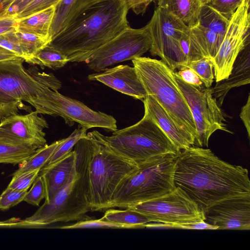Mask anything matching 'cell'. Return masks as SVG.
<instances>
[{"label": "cell", "mask_w": 250, "mask_h": 250, "mask_svg": "<svg viewBox=\"0 0 250 250\" xmlns=\"http://www.w3.org/2000/svg\"><path fill=\"white\" fill-rule=\"evenodd\" d=\"M174 182L204 213L226 200L250 197L246 168L224 161L209 149L194 146L176 155Z\"/></svg>", "instance_id": "obj_1"}, {"label": "cell", "mask_w": 250, "mask_h": 250, "mask_svg": "<svg viewBox=\"0 0 250 250\" xmlns=\"http://www.w3.org/2000/svg\"><path fill=\"white\" fill-rule=\"evenodd\" d=\"M123 0H100L48 44L68 62H86L99 48L129 27Z\"/></svg>", "instance_id": "obj_2"}, {"label": "cell", "mask_w": 250, "mask_h": 250, "mask_svg": "<svg viewBox=\"0 0 250 250\" xmlns=\"http://www.w3.org/2000/svg\"><path fill=\"white\" fill-rule=\"evenodd\" d=\"M91 140L87 136L74 146L76 162L64 186L31 216L21 221L20 227H41L58 222L78 221L90 211L88 167Z\"/></svg>", "instance_id": "obj_3"}, {"label": "cell", "mask_w": 250, "mask_h": 250, "mask_svg": "<svg viewBox=\"0 0 250 250\" xmlns=\"http://www.w3.org/2000/svg\"><path fill=\"white\" fill-rule=\"evenodd\" d=\"M138 167L161 156L176 155L172 142L147 115L137 123L105 136L94 130L87 134Z\"/></svg>", "instance_id": "obj_4"}, {"label": "cell", "mask_w": 250, "mask_h": 250, "mask_svg": "<svg viewBox=\"0 0 250 250\" xmlns=\"http://www.w3.org/2000/svg\"><path fill=\"white\" fill-rule=\"evenodd\" d=\"M24 60L17 58L0 61V120L26 109L28 103L45 88L57 91L62 83L52 73L41 71L36 66L25 68Z\"/></svg>", "instance_id": "obj_5"}, {"label": "cell", "mask_w": 250, "mask_h": 250, "mask_svg": "<svg viewBox=\"0 0 250 250\" xmlns=\"http://www.w3.org/2000/svg\"><path fill=\"white\" fill-rule=\"evenodd\" d=\"M132 62L147 95L153 97L181 127L191 134L195 142V124L174 71L162 60L148 57L135 58Z\"/></svg>", "instance_id": "obj_6"}, {"label": "cell", "mask_w": 250, "mask_h": 250, "mask_svg": "<svg viewBox=\"0 0 250 250\" xmlns=\"http://www.w3.org/2000/svg\"><path fill=\"white\" fill-rule=\"evenodd\" d=\"M176 155L161 156L139 166L115 191L106 209L126 208L163 196L175 187L174 173Z\"/></svg>", "instance_id": "obj_7"}, {"label": "cell", "mask_w": 250, "mask_h": 250, "mask_svg": "<svg viewBox=\"0 0 250 250\" xmlns=\"http://www.w3.org/2000/svg\"><path fill=\"white\" fill-rule=\"evenodd\" d=\"M87 136L91 140L88 167L91 210H104L117 188L138 167L103 143Z\"/></svg>", "instance_id": "obj_8"}, {"label": "cell", "mask_w": 250, "mask_h": 250, "mask_svg": "<svg viewBox=\"0 0 250 250\" xmlns=\"http://www.w3.org/2000/svg\"><path fill=\"white\" fill-rule=\"evenodd\" d=\"M28 104L39 114L61 117L70 126L76 122L86 129L98 127L110 131L117 130V121L112 116L94 111L81 102L48 88Z\"/></svg>", "instance_id": "obj_9"}, {"label": "cell", "mask_w": 250, "mask_h": 250, "mask_svg": "<svg viewBox=\"0 0 250 250\" xmlns=\"http://www.w3.org/2000/svg\"><path fill=\"white\" fill-rule=\"evenodd\" d=\"M174 76L195 124L197 138L194 146L208 147L210 137L218 130L231 133L225 123L226 120L213 96L212 88H202L190 85L175 72Z\"/></svg>", "instance_id": "obj_10"}, {"label": "cell", "mask_w": 250, "mask_h": 250, "mask_svg": "<svg viewBox=\"0 0 250 250\" xmlns=\"http://www.w3.org/2000/svg\"><path fill=\"white\" fill-rule=\"evenodd\" d=\"M152 44L149 50L153 56L161 58L174 71L187 64L180 46L181 36L190 27L165 9L157 7L146 24Z\"/></svg>", "instance_id": "obj_11"}, {"label": "cell", "mask_w": 250, "mask_h": 250, "mask_svg": "<svg viewBox=\"0 0 250 250\" xmlns=\"http://www.w3.org/2000/svg\"><path fill=\"white\" fill-rule=\"evenodd\" d=\"M128 208L143 214L150 222L181 224L205 219L203 210L178 187L163 196Z\"/></svg>", "instance_id": "obj_12"}, {"label": "cell", "mask_w": 250, "mask_h": 250, "mask_svg": "<svg viewBox=\"0 0 250 250\" xmlns=\"http://www.w3.org/2000/svg\"><path fill=\"white\" fill-rule=\"evenodd\" d=\"M151 36L146 25L130 27L96 50L86 62L88 68L99 72L113 64L141 57L150 50Z\"/></svg>", "instance_id": "obj_13"}, {"label": "cell", "mask_w": 250, "mask_h": 250, "mask_svg": "<svg viewBox=\"0 0 250 250\" xmlns=\"http://www.w3.org/2000/svg\"><path fill=\"white\" fill-rule=\"evenodd\" d=\"M250 0H243L229 20L221 46L212 60L216 82L227 79L239 53L250 44Z\"/></svg>", "instance_id": "obj_14"}, {"label": "cell", "mask_w": 250, "mask_h": 250, "mask_svg": "<svg viewBox=\"0 0 250 250\" xmlns=\"http://www.w3.org/2000/svg\"><path fill=\"white\" fill-rule=\"evenodd\" d=\"M36 111L25 115L15 114L0 121V143L13 146L42 147L46 144L44 129L45 119Z\"/></svg>", "instance_id": "obj_15"}, {"label": "cell", "mask_w": 250, "mask_h": 250, "mask_svg": "<svg viewBox=\"0 0 250 250\" xmlns=\"http://www.w3.org/2000/svg\"><path fill=\"white\" fill-rule=\"evenodd\" d=\"M205 221L217 229L250 230V197L226 200L209 208Z\"/></svg>", "instance_id": "obj_16"}, {"label": "cell", "mask_w": 250, "mask_h": 250, "mask_svg": "<svg viewBox=\"0 0 250 250\" xmlns=\"http://www.w3.org/2000/svg\"><path fill=\"white\" fill-rule=\"evenodd\" d=\"M90 74V81L100 82L123 94L143 101L147 96L135 68L127 65H119Z\"/></svg>", "instance_id": "obj_17"}, {"label": "cell", "mask_w": 250, "mask_h": 250, "mask_svg": "<svg viewBox=\"0 0 250 250\" xmlns=\"http://www.w3.org/2000/svg\"><path fill=\"white\" fill-rule=\"evenodd\" d=\"M143 102L145 114L167 135L178 151L194 145V137L181 127L153 97L147 95Z\"/></svg>", "instance_id": "obj_18"}, {"label": "cell", "mask_w": 250, "mask_h": 250, "mask_svg": "<svg viewBox=\"0 0 250 250\" xmlns=\"http://www.w3.org/2000/svg\"><path fill=\"white\" fill-rule=\"evenodd\" d=\"M250 44L239 53L230 74L225 79L216 82L212 94L221 107L229 91L232 88L250 82Z\"/></svg>", "instance_id": "obj_19"}, {"label": "cell", "mask_w": 250, "mask_h": 250, "mask_svg": "<svg viewBox=\"0 0 250 250\" xmlns=\"http://www.w3.org/2000/svg\"><path fill=\"white\" fill-rule=\"evenodd\" d=\"M76 162V153L72 150L56 163L42 167L39 173L44 181L46 196L48 202L67 181Z\"/></svg>", "instance_id": "obj_20"}, {"label": "cell", "mask_w": 250, "mask_h": 250, "mask_svg": "<svg viewBox=\"0 0 250 250\" xmlns=\"http://www.w3.org/2000/svg\"><path fill=\"white\" fill-rule=\"evenodd\" d=\"M100 0H61L55 10L49 31L51 41L77 17Z\"/></svg>", "instance_id": "obj_21"}, {"label": "cell", "mask_w": 250, "mask_h": 250, "mask_svg": "<svg viewBox=\"0 0 250 250\" xmlns=\"http://www.w3.org/2000/svg\"><path fill=\"white\" fill-rule=\"evenodd\" d=\"M158 7L164 8L191 28L198 24L202 5L200 0H154Z\"/></svg>", "instance_id": "obj_22"}, {"label": "cell", "mask_w": 250, "mask_h": 250, "mask_svg": "<svg viewBox=\"0 0 250 250\" xmlns=\"http://www.w3.org/2000/svg\"><path fill=\"white\" fill-rule=\"evenodd\" d=\"M55 10V6H52L37 13L17 20L16 31L36 35L51 41L49 31Z\"/></svg>", "instance_id": "obj_23"}, {"label": "cell", "mask_w": 250, "mask_h": 250, "mask_svg": "<svg viewBox=\"0 0 250 250\" xmlns=\"http://www.w3.org/2000/svg\"><path fill=\"white\" fill-rule=\"evenodd\" d=\"M190 30L199 43L205 57L212 60L217 54L224 36L197 24Z\"/></svg>", "instance_id": "obj_24"}, {"label": "cell", "mask_w": 250, "mask_h": 250, "mask_svg": "<svg viewBox=\"0 0 250 250\" xmlns=\"http://www.w3.org/2000/svg\"><path fill=\"white\" fill-rule=\"evenodd\" d=\"M68 62L67 57L62 52L47 45L39 50L26 62L57 69L63 67Z\"/></svg>", "instance_id": "obj_25"}, {"label": "cell", "mask_w": 250, "mask_h": 250, "mask_svg": "<svg viewBox=\"0 0 250 250\" xmlns=\"http://www.w3.org/2000/svg\"><path fill=\"white\" fill-rule=\"evenodd\" d=\"M64 139V138L55 141L49 145L46 144L38 148L29 159L21 164L19 168L13 174V176L36 169L41 170Z\"/></svg>", "instance_id": "obj_26"}, {"label": "cell", "mask_w": 250, "mask_h": 250, "mask_svg": "<svg viewBox=\"0 0 250 250\" xmlns=\"http://www.w3.org/2000/svg\"><path fill=\"white\" fill-rule=\"evenodd\" d=\"M103 218L115 223L133 226L135 229L145 228L149 222L143 214L130 208L125 209H107Z\"/></svg>", "instance_id": "obj_27"}, {"label": "cell", "mask_w": 250, "mask_h": 250, "mask_svg": "<svg viewBox=\"0 0 250 250\" xmlns=\"http://www.w3.org/2000/svg\"><path fill=\"white\" fill-rule=\"evenodd\" d=\"M228 20L207 3L202 4L198 24L218 34L225 36L229 26Z\"/></svg>", "instance_id": "obj_28"}, {"label": "cell", "mask_w": 250, "mask_h": 250, "mask_svg": "<svg viewBox=\"0 0 250 250\" xmlns=\"http://www.w3.org/2000/svg\"><path fill=\"white\" fill-rule=\"evenodd\" d=\"M37 149L28 146L0 143V163L21 164L29 159Z\"/></svg>", "instance_id": "obj_29"}, {"label": "cell", "mask_w": 250, "mask_h": 250, "mask_svg": "<svg viewBox=\"0 0 250 250\" xmlns=\"http://www.w3.org/2000/svg\"><path fill=\"white\" fill-rule=\"evenodd\" d=\"M87 130L79 125L78 128L75 129L68 137L64 138L44 167L56 163L72 151L79 140L87 136Z\"/></svg>", "instance_id": "obj_30"}, {"label": "cell", "mask_w": 250, "mask_h": 250, "mask_svg": "<svg viewBox=\"0 0 250 250\" xmlns=\"http://www.w3.org/2000/svg\"><path fill=\"white\" fill-rule=\"evenodd\" d=\"M21 46L23 51L27 62L39 50L47 45L50 40L36 35L16 31Z\"/></svg>", "instance_id": "obj_31"}, {"label": "cell", "mask_w": 250, "mask_h": 250, "mask_svg": "<svg viewBox=\"0 0 250 250\" xmlns=\"http://www.w3.org/2000/svg\"><path fill=\"white\" fill-rule=\"evenodd\" d=\"M180 46L188 62L197 61L205 57L204 53L190 28L183 33Z\"/></svg>", "instance_id": "obj_32"}, {"label": "cell", "mask_w": 250, "mask_h": 250, "mask_svg": "<svg viewBox=\"0 0 250 250\" xmlns=\"http://www.w3.org/2000/svg\"><path fill=\"white\" fill-rule=\"evenodd\" d=\"M186 66L191 68L197 74L206 88L211 87L214 79L211 60L204 57L197 61L188 62Z\"/></svg>", "instance_id": "obj_33"}, {"label": "cell", "mask_w": 250, "mask_h": 250, "mask_svg": "<svg viewBox=\"0 0 250 250\" xmlns=\"http://www.w3.org/2000/svg\"><path fill=\"white\" fill-rule=\"evenodd\" d=\"M59 228L62 229H89V228H102V229H135L133 226L121 224L112 221L106 220L103 217L101 219H93L87 217L82 220L77 221L73 224L63 226Z\"/></svg>", "instance_id": "obj_34"}, {"label": "cell", "mask_w": 250, "mask_h": 250, "mask_svg": "<svg viewBox=\"0 0 250 250\" xmlns=\"http://www.w3.org/2000/svg\"><path fill=\"white\" fill-rule=\"evenodd\" d=\"M46 188L44 179L41 175H38L31 187L27 191L23 201L32 205L39 206L41 201L45 199Z\"/></svg>", "instance_id": "obj_35"}, {"label": "cell", "mask_w": 250, "mask_h": 250, "mask_svg": "<svg viewBox=\"0 0 250 250\" xmlns=\"http://www.w3.org/2000/svg\"><path fill=\"white\" fill-rule=\"evenodd\" d=\"M0 46L9 50L19 57L26 60L25 55L21 46L16 31H11L0 35Z\"/></svg>", "instance_id": "obj_36"}, {"label": "cell", "mask_w": 250, "mask_h": 250, "mask_svg": "<svg viewBox=\"0 0 250 250\" xmlns=\"http://www.w3.org/2000/svg\"><path fill=\"white\" fill-rule=\"evenodd\" d=\"M27 191L7 187L0 195V209H8L23 201Z\"/></svg>", "instance_id": "obj_37"}, {"label": "cell", "mask_w": 250, "mask_h": 250, "mask_svg": "<svg viewBox=\"0 0 250 250\" xmlns=\"http://www.w3.org/2000/svg\"><path fill=\"white\" fill-rule=\"evenodd\" d=\"M40 171V169H36L13 176L7 187L18 190L27 191L38 176Z\"/></svg>", "instance_id": "obj_38"}, {"label": "cell", "mask_w": 250, "mask_h": 250, "mask_svg": "<svg viewBox=\"0 0 250 250\" xmlns=\"http://www.w3.org/2000/svg\"><path fill=\"white\" fill-rule=\"evenodd\" d=\"M243 0H210L207 4L230 20Z\"/></svg>", "instance_id": "obj_39"}, {"label": "cell", "mask_w": 250, "mask_h": 250, "mask_svg": "<svg viewBox=\"0 0 250 250\" xmlns=\"http://www.w3.org/2000/svg\"><path fill=\"white\" fill-rule=\"evenodd\" d=\"M148 228H163L168 229L197 230H217L218 229V227L217 226L209 224L205 221L181 224H166L160 223L150 222L148 224Z\"/></svg>", "instance_id": "obj_40"}, {"label": "cell", "mask_w": 250, "mask_h": 250, "mask_svg": "<svg viewBox=\"0 0 250 250\" xmlns=\"http://www.w3.org/2000/svg\"><path fill=\"white\" fill-rule=\"evenodd\" d=\"M61 0H34L28 5L14 19L17 20L37 13L52 6H56Z\"/></svg>", "instance_id": "obj_41"}, {"label": "cell", "mask_w": 250, "mask_h": 250, "mask_svg": "<svg viewBox=\"0 0 250 250\" xmlns=\"http://www.w3.org/2000/svg\"><path fill=\"white\" fill-rule=\"evenodd\" d=\"M185 83L197 87H201L203 83L197 74L191 68L183 66L176 72Z\"/></svg>", "instance_id": "obj_42"}, {"label": "cell", "mask_w": 250, "mask_h": 250, "mask_svg": "<svg viewBox=\"0 0 250 250\" xmlns=\"http://www.w3.org/2000/svg\"><path fill=\"white\" fill-rule=\"evenodd\" d=\"M34 0H15L0 18L12 17L14 18Z\"/></svg>", "instance_id": "obj_43"}, {"label": "cell", "mask_w": 250, "mask_h": 250, "mask_svg": "<svg viewBox=\"0 0 250 250\" xmlns=\"http://www.w3.org/2000/svg\"><path fill=\"white\" fill-rule=\"evenodd\" d=\"M128 10H131L137 15L144 14L148 5L154 0H123Z\"/></svg>", "instance_id": "obj_44"}, {"label": "cell", "mask_w": 250, "mask_h": 250, "mask_svg": "<svg viewBox=\"0 0 250 250\" xmlns=\"http://www.w3.org/2000/svg\"><path fill=\"white\" fill-rule=\"evenodd\" d=\"M240 117L247 131L249 138L250 136V95L249 94L246 104L241 108Z\"/></svg>", "instance_id": "obj_45"}, {"label": "cell", "mask_w": 250, "mask_h": 250, "mask_svg": "<svg viewBox=\"0 0 250 250\" xmlns=\"http://www.w3.org/2000/svg\"><path fill=\"white\" fill-rule=\"evenodd\" d=\"M17 20L12 17L0 18V35L11 31H16Z\"/></svg>", "instance_id": "obj_46"}, {"label": "cell", "mask_w": 250, "mask_h": 250, "mask_svg": "<svg viewBox=\"0 0 250 250\" xmlns=\"http://www.w3.org/2000/svg\"><path fill=\"white\" fill-rule=\"evenodd\" d=\"M21 221L20 219L13 218L0 221V228L20 227Z\"/></svg>", "instance_id": "obj_47"}, {"label": "cell", "mask_w": 250, "mask_h": 250, "mask_svg": "<svg viewBox=\"0 0 250 250\" xmlns=\"http://www.w3.org/2000/svg\"><path fill=\"white\" fill-rule=\"evenodd\" d=\"M19 57L15 53L0 46V61L14 59Z\"/></svg>", "instance_id": "obj_48"}, {"label": "cell", "mask_w": 250, "mask_h": 250, "mask_svg": "<svg viewBox=\"0 0 250 250\" xmlns=\"http://www.w3.org/2000/svg\"><path fill=\"white\" fill-rule=\"evenodd\" d=\"M15 0H0V18Z\"/></svg>", "instance_id": "obj_49"}, {"label": "cell", "mask_w": 250, "mask_h": 250, "mask_svg": "<svg viewBox=\"0 0 250 250\" xmlns=\"http://www.w3.org/2000/svg\"><path fill=\"white\" fill-rule=\"evenodd\" d=\"M210 0H200L202 4L208 3Z\"/></svg>", "instance_id": "obj_50"}]
</instances>
